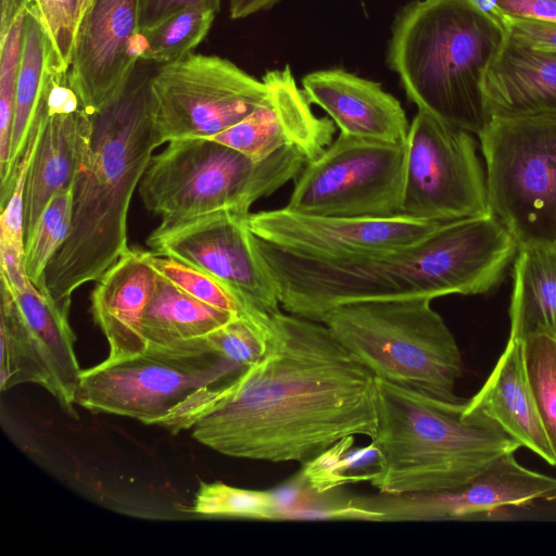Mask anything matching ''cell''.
Here are the masks:
<instances>
[{
  "label": "cell",
  "mask_w": 556,
  "mask_h": 556,
  "mask_svg": "<svg viewBox=\"0 0 556 556\" xmlns=\"http://www.w3.org/2000/svg\"><path fill=\"white\" fill-rule=\"evenodd\" d=\"M377 391V377L324 323L280 311L260 361L195 391L156 426L190 430L230 457L304 465L345 437H375Z\"/></svg>",
  "instance_id": "6da1fadb"
},
{
  "label": "cell",
  "mask_w": 556,
  "mask_h": 556,
  "mask_svg": "<svg viewBox=\"0 0 556 556\" xmlns=\"http://www.w3.org/2000/svg\"><path fill=\"white\" fill-rule=\"evenodd\" d=\"M154 66L138 60L118 94L92 114L91 155L74 186L70 232L46 273L51 298L67 311L78 288L98 281L130 249V201L161 146L150 90Z\"/></svg>",
  "instance_id": "7a4b0ae2"
},
{
  "label": "cell",
  "mask_w": 556,
  "mask_h": 556,
  "mask_svg": "<svg viewBox=\"0 0 556 556\" xmlns=\"http://www.w3.org/2000/svg\"><path fill=\"white\" fill-rule=\"evenodd\" d=\"M506 37L471 0H413L395 16L386 63L418 110L479 136L491 119L485 77Z\"/></svg>",
  "instance_id": "3957f363"
},
{
  "label": "cell",
  "mask_w": 556,
  "mask_h": 556,
  "mask_svg": "<svg viewBox=\"0 0 556 556\" xmlns=\"http://www.w3.org/2000/svg\"><path fill=\"white\" fill-rule=\"evenodd\" d=\"M280 306L323 321L332 308L352 302L463 294L470 273L468 251L446 223L408 247L344 257H308L256 238Z\"/></svg>",
  "instance_id": "277c9868"
},
{
  "label": "cell",
  "mask_w": 556,
  "mask_h": 556,
  "mask_svg": "<svg viewBox=\"0 0 556 556\" xmlns=\"http://www.w3.org/2000/svg\"><path fill=\"white\" fill-rule=\"evenodd\" d=\"M379 492H433L460 486L521 444L483 412L377 378Z\"/></svg>",
  "instance_id": "5b68a950"
},
{
  "label": "cell",
  "mask_w": 556,
  "mask_h": 556,
  "mask_svg": "<svg viewBox=\"0 0 556 556\" xmlns=\"http://www.w3.org/2000/svg\"><path fill=\"white\" fill-rule=\"evenodd\" d=\"M431 301L406 298L352 302L329 311L321 323L377 378L456 403L462 355Z\"/></svg>",
  "instance_id": "8992f818"
},
{
  "label": "cell",
  "mask_w": 556,
  "mask_h": 556,
  "mask_svg": "<svg viewBox=\"0 0 556 556\" xmlns=\"http://www.w3.org/2000/svg\"><path fill=\"white\" fill-rule=\"evenodd\" d=\"M150 163L138 186L147 210L161 224L223 208L250 212L253 203L296 179L307 163L294 147L256 162L206 138L177 139Z\"/></svg>",
  "instance_id": "52a82bcc"
},
{
  "label": "cell",
  "mask_w": 556,
  "mask_h": 556,
  "mask_svg": "<svg viewBox=\"0 0 556 556\" xmlns=\"http://www.w3.org/2000/svg\"><path fill=\"white\" fill-rule=\"evenodd\" d=\"M478 137L489 212L518 248L556 244V114L492 117Z\"/></svg>",
  "instance_id": "ba28073f"
},
{
  "label": "cell",
  "mask_w": 556,
  "mask_h": 556,
  "mask_svg": "<svg viewBox=\"0 0 556 556\" xmlns=\"http://www.w3.org/2000/svg\"><path fill=\"white\" fill-rule=\"evenodd\" d=\"M244 371L212 351L203 338L148 345L136 356L103 361L83 370L75 404L93 414H114L156 425L189 395Z\"/></svg>",
  "instance_id": "9c48e42d"
},
{
  "label": "cell",
  "mask_w": 556,
  "mask_h": 556,
  "mask_svg": "<svg viewBox=\"0 0 556 556\" xmlns=\"http://www.w3.org/2000/svg\"><path fill=\"white\" fill-rule=\"evenodd\" d=\"M406 143L339 134L296 177L285 208L305 215L390 217L401 213Z\"/></svg>",
  "instance_id": "30bf717a"
},
{
  "label": "cell",
  "mask_w": 556,
  "mask_h": 556,
  "mask_svg": "<svg viewBox=\"0 0 556 556\" xmlns=\"http://www.w3.org/2000/svg\"><path fill=\"white\" fill-rule=\"evenodd\" d=\"M150 90L161 146L177 139L211 138L244 119L267 96L263 79L231 61L192 52L157 66Z\"/></svg>",
  "instance_id": "8fae6325"
},
{
  "label": "cell",
  "mask_w": 556,
  "mask_h": 556,
  "mask_svg": "<svg viewBox=\"0 0 556 556\" xmlns=\"http://www.w3.org/2000/svg\"><path fill=\"white\" fill-rule=\"evenodd\" d=\"M472 134L418 110L409 125L401 213L447 223L489 212Z\"/></svg>",
  "instance_id": "7c38bea8"
},
{
  "label": "cell",
  "mask_w": 556,
  "mask_h": 556,
  "mask_svg": "<svg viewBox=\"0 0 556 556\" xmlns=\"http://www.w3.org/2000/svg\"><path fill=\"white\" fill-rule=\"evenodd\" d=\"M70 311L33 282L11 290L1 281V391L22 383L45 388L76 418L75 394L81 369Z\"/></svg>",
  "instance_id": "4fadbf2b"
},
{
  "label": "cell",
  "mask_w": 556,
  "mask_h": 556,
  "mask_svg": "<svg viewBox=\"0 0 556 556\" xmlns=\"http://www.w3.org/2000/svg\"><path fill=\"white\" fill-rule=\"evenodd\" d=\"M251 212L223 208L175 223L161 224L147 244L155 255L169 256L216 277L255 309L280 312L276 283L249 226Z\"/></svg>",
  "instance_id": "5bb4252c"
},
{
  "label": "cell",
  "mask_w": 556,
  "mask_h": 556,
  "mask_svg": "<svg viewBox=\"0 0 556 556\" xmlns=\"http://www.w3.org/2000/svg\"><path fill=\"white\" fill-rule=\"evenodd\" d=\"M556 500V478L520 465L506 454L467 483L448 490L387 493L349 498L371 521H447L486 519L509 507Z\"/></svg>",
  "instance_id": "9a60e30c"
},
{
  "label": "cell",
  "mask_w": 556,
  "mask_h": 556,
  "mask_svg": "<svg viewBox=\"0 0 556 556\" xmlns=\"http://www.w3.org/2000/svg\"><path fill=\"white\" fill-rule=\"evenodd\" d=\"M440 224L406 215H305L285 207L249 216V226L255 237L283 251L308 257H344L402 249L420 241Z\"/></svg>",
  "instance_id": "2e32d148"
},
{
  "label": "cell",
  "mask_w": 556,
  "mask_h": 556,
  "mask_svg": "<svg viewBox=\"0 0 556 556\" xmlns=\"http://www.w3.org/2000/svg\"><path fill=\"white\" fill-rule=\"evenodd\" d=\"M137 37L138 0H81L66 74L89 114L126 84L139 60Z\"/></svg>",
  "instance_id": "e0dca14e"
},
{
  "label": "cell",
  "mask_w": 556,
  "mask_h": 556,
  "mask_svg": "<svg viewBox=\"0 0 556 556\" xmlns=\"http://www.w3.org/2000/svg\"><path fill=\"white\" fill-rule=\"evenodd\" d=\"M93 119L71 88L66 72L51 71L46 115L24 190V245L49 202L74 187L92 149Z\"/></svg>",
  "instance_id": "ac0fdd59"
},
{
  "label": "cell",
  "mask_w": 556,
  "mask_h": 556,
  "mask_svg": "<svg viewBox=\"0 0 556 556\" xmlns=\"http://www.w3.org/2000/svg\"><path fill=\"white\" fill-rule=\"evenodd\" d=\"M262 79L267 87L264 102L241 122L206 139L256 162L287 147L300 150L307 163L317 159L332 143L337 127L332 119L315 115L288 64L267 71Z\"/></svg>",
  "instance_id": "d6986e66"
},
{
  "label": "cell",
  "mask_w": 556,
  "mask_h": 556,
  "mask_svg": "<svg viewBox=\"0 0 556 556\" xmlns=\"http://www.w3.org/2000/svg\"><path fill=\"white\" fill-rule=\"evenodd\" d=\"M302 87L311 104L321 108L341 134L406 143L409 124L405 111L379 83L341 68H329L305 75Z\"/></svg>",
  "instance_id": "ffe728a7"
},
{
  "label": "cell",
  "mask_w": 556,
  "mask_h": 556,
  "mask_svg": "<svg viewBox=\"0 0 556 556\" xmlns=\"http://www.w3.org/2000/svg\"><path fill=\"white\" fill-rule=\"evenodd\" d=\"M151 254V251L129 249L97 281L91 292L93 321L109 343L106 362L139 355L148 348L142 323L159 277Z\"/></svg>",
  "instance_id": "44dd1931"
},
{
  "label": "cell",
  "mask_w": 556,
  "mask_h": 556,
  "mask_svg": "<svg viewBox=\"0 0 556 556\" xmlns=\"http://www.w3.org/2000/svg\"><path fill=\"white\" fill-rule=\"evenodd\" d=\"M484 96L492 117L556 114V52L508 35L488 71Z\"/></svg>",
  "instance_id": "7402d4cb"
},
{
  "label": "cell",
  "mask_w": 556,
  "mask_h": 556,
  "mask_svg": "<svg viewBox=\"0 0 556 556\" xmlns=\"http://www.w3.org/2000/svg\"><path fill=\"white\" fill-rule=\"evenodd\" d=\"M467 405L495 420L521 446L556 466L529 383L525 340L509 337L504 352L481 389Z\"/></svg>",
  "instance_id": "603a6c76"
},
{
  "label": "cell",
  "mask_w": 556,
  "mask_h": 556,
  "mask_svg": "<svg viewBox=\"0 0 556 556\" xmlns=\"http://www.w3.org/2000/svg\"><path fill=\"white\" fill-rule=\"evenodd\" d=\"M513 279L509 337L556 338V244L518 248Z\"/></svg>",
  "instance_id": "cb8c5ba5"
},
{
  "label": "cell",
  "mask_w": 556,
  "mask_h": 556,
  "mask_svg": "<svg viewBox=\"0 0 556 556\" xmlns=\"http://www.w3.org/2000/svg\"><path fill=\"white\" fill-rule=\"evenodd\" d=\"M54 70L48 36L39 20L27 10L20 72L16 81L10 157L1 178L0 206L8 203L16 170L41 103L50 72Z\"/></svg>",
  "instance_id": "d4e9b609"
},
{
  "label": "cell",
  "mask_w": 556,
  "mask_h": 556,
  "mask_svg": "<svg viewBox=\"0 0 556 556\" xmlns=\"http://www.w3.org/2000/svg\"><path fill=\"white\" fill-rule=\"evenodd\" d=\"M236 316L201 302L159 274L142 331L148 345H169L204 337Z\"/></svg>",
  "instance_id": "484cf974"
},
{
  "label": "cell",
  "mask_w": 556,
  "mask_h": 556,
  "mask_svg": "<svg viewBox=\"0 0 556 556\" xmlns=\"http://www.w3.org/2000/svg\"><path fill=\"white\" fill-rule=\"evenodd\" d=\"M354 435L345 437L303 465L298 480L315 493H328L346 483L371 481L381 470V456L371 442L353 448Z\"/></svg>",
  "instance_id": "4316f807"
},
{
  "label": "cell",
  "mask_w": 556,
  "mask_h": 556,
  "mask_svg": "<svg viewBox=\"0 0 556 556\" xmlns=\"http://www.w3.org/2000/svg\"><path fill=\"white\" fill-rule=\"evenodd\" d=\"M216 14L210 9L190 8L154 28L138 31V59L160 66L186 56L206 37Z\"/></svg>",
  "instance_id": "83f0119b"
},
{
  "label": "cell",
  "mask_w": 556,
  "mask_h": 556,
  "mask_svg": "<svg viewBox=\"0 0 556 556\" xmlns=\"http://www.w3.org/2000/svg\"><path fill=\"white\" fill-rule=\"evenodd\" d=\"M73 201L74 187L58 193L47 205L31 237L24 245L26 275L34 286L45 293H49L46 282L49 263L63 245L70 232Z\"/></svg>",
  "instance_id": "f1b7e54d"
},
{
  "label": "cell",
  "mask_w": 556,
  "mask_h": 556,
  "mask_svg": "<svg viewBox=\"0 0 556 556\" xmlns=\"http://www.w3.org/2000/svg\"><path fill=\"white\" fill-rule=\"evenodd\" d=\"M191 511L206 517L283 520L275 490H249L220 481H201Z\"/></svg>",
  "instance_id": "f546056e"
},
{
  "label": "cell",
  "mask_w": 556,
  "mask_h": 556,
  "mask_svg": "<svg viewBox=\"0 0 556 556\" xmlns=\"http://www.w3.org/2000/svg\"><path fill=\"white\" fill-rule=\"evenodd\" d=\"M151 263L162 277L203 303L240 317L264 320L270 316L255 309L232 288L194 266L153 252Z\"/></svg>",
  "instance_id": "4dcf8cb0"
},
{
  "label": "cell",
  "mask_w": 556,
  "mask_h": 556,
  "mask_svg": "<svg viewBox=\"0 0 556 556\" xmlns=\"http://www.w3.org/2000/svg\"><path fill=\"white\" fill-rule=\"evenodd\" d=\"M529 383L556 459V338L535 333L525 339Z\"/></svg>",
  "instance_id": "1f68e13d"
},
{
  "label": "cell",
  "mask_w": 556,
  "mask_h": 556,
  "mask_svg": "<svg viewBox=\"0 0 556 556\" xmlns=\"http://www.w3.org/2000/svg\"><path fill=\"white\" fill-rule=\"evenodd\" d=\"M27 8L0 34V178L7 172Z\"/></svg>",
  "instance_id": "d6a6232c"
},
{
  "label": "cell",
  "mask_w": 556,
  "mask_h": 556,
  "mask_svg": "<svg viewBox=\"0 0 556 556\" xmlns=\"http://www.w3.org/2000/svg\"><path fill=\"white\" fill-rule=\"evenodd\" d=\"M270 316L264 320L236 316L202 338L212 351L245 370L267 350Z\"/></svg>",
  "instance_id": "836d02e7"
},
{
  "label": "cell",
  "mask_w": 556,
  "mask_h": 556,
  "mask_svg": "<svg viewBox=\"0 0 556 556\" xmlns=\"http://www.w3.org/2000/svg\"><path fill=\"white\" fill-rule=\"evenodd\" d=\"M81 0H33L27 10L41 23L54 68L67 72Z\"/></svg>",
  "instance_id": "e575fe53"
},
{
  "label": "cell",
  "mask_w": 556,
  "mask_h": 556,
  "mask_svg": "<svg viewBox=\"0 0 556 556\" xmlns=\"http://www.w3.org/2000/svg\"><path fill=\"white\" fill-rule=\"evenodd\" d=\"M222 0H138V31L156 27L174 14L190 8L219 12Z\"/></svg>",
  "instance_id": "d590c367"
},
{
  "label": "cell",
  "mask_w": 556,
  "mask_h": 556,
  "mask_svg": "<svg viewBox=\"0 0 556 556\" xmlns=\"http://www.w3.org/2000/svg\"><path fill=\"white\" fill-rule=\"evenodd\" d=\"M513 38L538 50L556 52V21L500 17Z\"/></svg>",
  "instance_id": "8d00e7d4"
},
{
  "label": "cell",
  "mask_w": 556,
  "mask_h": 556,
  "mask_svg": "<svg viewBox=\"0 0 556 556\" xmlns=\"http://www.w3.org/2000/svg\"><path fill=\"white\" fill-rule=\"evenodd\" d=\"M497 17L556 21V0H491Z\"/></svg>",
  "instance_id": "74e56055"
},
{
  "label": "cell",
  "mask_w": 556,
  "mask_h": 556,
  "mask_svg": "<svg viewBox=\"0 0 556 556\" xmlns=\"http://www.w3.org/2000/svg\"><path fill=\"white\" fill-rule=\"evenodd\" d=\"M1 281L11 290H20L30 281L24 267V249L0 241Z\"/></svg>",
  "instance_id": "f35d334b"
},
{
  "label": "cell",
  "mask_w": 556,
  "mask_h": 556,
  "mask_svg": "<svg viewBox=\"0 0 556 556\" xmlns=\"http://www.w3.org/2000/svg\"><path fill=\"white\" fill-rule=\"evenodd\" d=\"M282 0H229V14L232 20L248 17L266 11Z\"/></svg>",
  "instance_id": "ab89813d"
},
{
  "label": "cell",
  "mask_w": 556,
  "mask_h": 556,
  "mask_svg": "<svg viewBox=\"0 0 556 556\" xmlns=\"http://www.w3.org/2000/svg\"><path fill=\"white\" fill-rule=\"evenodd\" d=\"M27 2L30 4L33 0H1V4L5 7H15Z\"/></svg>",
  "instance_id": "60d3db41"
}]
</instances>
